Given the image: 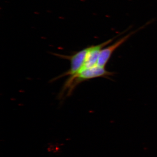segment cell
<instances>
[{
    "mask_svg": "<svg viewBox=\"0 0 157 157\" xmlns=\"http://www.w3.org/2000/svg\"><path fill=\"white\" fill-rule=\"evenodd\" d=\"M150 23H151V21H149L148 23H147L142 26L140 27V28H139L136 30L132 31L131 33H129L128 34H127L125 36H124L121 39H118L117 41H116L114 43H112L111 45H109L108 46L104 47L101 50L100 56L98 59L97 65L100 67H105V66L109 61L113 54L117 48L123 45L125 42H126L127 40L129 38H131L133 35L136 33L138 31L144 28Z\"/></svg>",
    "mask_w": 157,
    "mask_h": 157,
    "instance_id": "cell-3",
    "label": "cell"
},
{
    "mask_svg": "<svg viewBox=\"0 0 157 157\" xmlns=\"http://www.w3.org/2000/svg\"><path fill=\"white\" fill-rule=\"evenodd\" d=\"M89 47L83 48L75 52L71 56L63 55L59 54H54L55 55L61 58L67 59L70 61V69L66 73H63L59 76L55 78L53 80H56L62 77L66 76H72L80 72L84 67Z\"/></svg>",
    "mask_w": 157,
    "mask_h": 157,
    "instance_id": "cell-2",
    "label": "cell"
},
{
    "mask_svg": "<svg viewBox=\"0 0 157 157\" xmlns=\"http://www.w3.org/2000/svg\"><path fill=\"white\" fill-rule=\"evenodd\" d=\"M113 73L107 71L105 67L98 65L81 70L73 76H70L65 82L62 90V94L67 92L69 96L78 85L93 78L112 76Z\"/></svg>",
    "mask_w": 157,
    "mask_h": 157,
    "instance_id": "cell-1",
    "label": "cell"
},
{
    "mask_svg": "<svg viewBox=\"0 0 157 157\" xmlns=\"http://www.w3.org/2000/svg\"><path fill=\"white\" fill-rule=\"evenodd\" d=\"M125 33V31L122 32L119 35H118L117 36H116L115 37H113L112 39H109L103 43L99 44V45H92V46L88 47L89 50L87 56H86V60L84 67L82 70L87 69V68L92 67L97 65L98 59H99L100 53H101L102 49L104 47H106L107 45L111 44L116 38L119 36L120 35L123 34Z\"/></svg>",
    "mask_w": 157,
    "mask_h": 157,
    "instance_id": "cell-4",
    "label": "cell"
}]
</instances>
